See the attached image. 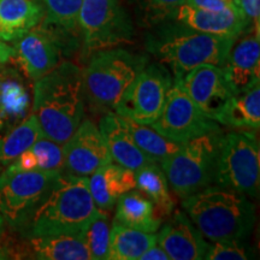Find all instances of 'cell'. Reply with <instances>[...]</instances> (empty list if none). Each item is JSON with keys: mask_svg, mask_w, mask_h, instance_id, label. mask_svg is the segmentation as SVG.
I'll use <instances>...</instances> for the list:
<instances>
[{"mask_svg": "<svg viewBox=\"0 0 260 260\" xmlns=\"http://www.w3.org/2000/svg\"><path fill=\"white\" fill-rule=\"evenodd\" d=\"M34 82L32 113L45 138L63 145L83 118L82 70L64 61Z\"/></svg>", "mask_w": 260, "mask_h": 260, "instance_id": "1", "label": "cell"}, {"mask_svg": "<svg viewBox=\"0 0 260 260\" xmlns=\"http://www.w3.org/2000/svg\"><path fill=\"white\" fill-rule=\"evenodd\" d=\"M98 211L88 177L61 172L21 226L28 237L79 234Z\"/></svg>", "mask_w": 260, "mask_h": 260, "instance_id": "2", "label": "cell"}, {"mask_svg": "<svg viewBox=\"0 0 260 260\" xmlns=\"http://www.w3.org/2000/svg\"><path fill=\"white\" fill-rule=\"evenodd\" d=\"M235 41V38L198 31L168 19L154 25L147 35L146 47L171 68L174 79H182L188 71L200 65L222 67Z\"/></svg>", "mask_w": 260, "mask_h": 260, "instance_id": "3", "label": "cell"}, {"mask_svg": "<svg viewBox=\"0 0 260 260\" xmlns=\"http://www.w3.org/2000/svg\"><path fill=\"white\" fill-rule=\"evenodd\" d=\"M182 207L211 241L246 240L255 222L254 205L243 194L218 184L189 195Z\"/></svg>", "mask_w": 260, "mask_h": 260, "instance_id": "4", "label": "cell"}, {"mask_svg": "<svg viewBox=\"0 0 260 260\" xmlns=\"http://www.w3.org/2000/svg\"><path fill=\"white\" fill-rule=\"evenodd\" d=\"M147 61L146 56L124 48L95 51L82 71L84 96L100 109H115Z\"/></svg>", "mask_w": 260, "mask_h": 260, "instance_id": "5", "label": "cell"}, {"mask_svg": "<svg viewBox=\"0 0 260 260\" xmlns=\"http://www.w3.org/2000/svg\"><path fill=\"white\" fill-rule=\"evenodd\" d=\"M222 139V130L197 136L184 142L177 153L161 162L168 183L177 197L186 199L214 183Z\"/></svg>", "mask_w": 260, "mask_h": 260, "instance_id": "6", "label": "cell"}, {"mask_svg": "<svg viewBox=\"0 0 260 260\" xmlns=\"http://www.w3.org/2000/svg\"><path fill=\"white\" fill-rule=\"evenodd\" d=\"M259 182L260 147L255 133L223 134L214 183L243 195L258 197Z\"/></svg>", "mask_w": 260, "mask_h": 260, "instance_id": "7", "label": "cell"}, {"mask_svg": "<svg viewBox=\"0 0 260 260\" xmlns=\"http://www.w3.org/2000/svg\"><path fill=\"white\" fill-rule=\"evenodd\" d=\"M79 29L89 51L113 48L132 40V18L119 0H83Z\"/></svg>", "mask_w": 260, "mask_h": 260, "instance_id": "8", "label": "cell"}, {"mask_svg": "<svg viewBox=\"0 0 260 260\" xmlns=\"http://www.w3.org/2000/svg\"><path fill=\"white\" fill-rule=\"evenodd\" d=\"M61 172L3 170L0 175V214L3 219L11 226H21Z\"/></svg>", "mask_w": 260, "mask_h": 260, "instance_id": "9", "label": "cell"}, {"mask_svg": "<svg viewBox=\"0 0 260 260\" xmlns=\"http://www.w3.org/2000/svg\"><path fill=\"white\" fill-rule=\"evenodd\" d=\"M151 126L160 135L182 144L206 133L220 130L218 123L198 109L181 79H172L160 115Z\"/></svg>", "mask_w": 260, "mask_h": 260, "instance_id": "10", "label": "cell"}, {"mask_svg": "<svg viewBox=\"0 0 260 260\" xmlns=\"http://www.w3.org/2000/svg\"><path fill=\"white\" fill-rule=\"evenodd\" d=\"M172 77L162 65L151 64L140 71L115 107L123 118L151 125L160 115Z\"/></svg>", "mask_w": 260, "mask_h": 260, "instance_id": "11", "label": "cell"}, {"mask_svg": "<svg viewBox=\"0 0 260 260\" xmlns=\"http://www.w3.org/2000/svg\"><path fill=\"white\" fill-rule=\"evenodd\" d=\"M63 170L76 176H90L112 161L106 142L92 121H83L63 144Z\"/></svg>", "mask_w": 260, "mask_h": 260, "instance_id": "12", "label": "cell"}, {"mask_svg": "<svg viewBox=\"0 0 260 260\" xmlns=\"http://www.w3.org/2000/svg\"><path fill=\"white\" fill-rule=\"evenodd\" d=\"M11 59L29 80L37 81L58 65L60 45L46 27H35L14 41Z\"/></svg>", "mask_w": 260, "mask_h": 260, "instance_id": "13", "label": "cell"}, {"mask_svg": "<svg viewBox=\"0 0 260 260\" xmlns=\"http://www.w3.org/2000/svg\"><path fill=\"white\" fill-rule=\"evenodd\" d=\"M181 81L198 109L213 121L234 95L223 69L217 65L205 64L194 68Z\"/></svg>", "mask_w": 260, "mask_h": 260, "instance_id": "14", "label": "cell"}, {"mask_svg": "<svg viewBox=\"0 0 260 260\" xmlns=\"http://www.w3.org/2000/svg\"><path fill=\"white\" fill-rule=\"evenodd\" d=\"M170 19L198 31L235 39L239 38L251 23L237 4L223 11H210L184 3L172 12Z\"/></svg>", "mask_w": 260, "mask_h": 260, "instance_id": "15", "label": "cell"}, {"mask_svg": "<svg viewBox=\"0 0 260 260\" xmlns=\"http://www.w3.org/2000/svg\"><path fill=\"white\" fill-rule=\"evenodd\" d=\"M159 246L170 260L204 259L209 243L183 211H176L157 235Z\"/></svg>", "mask_w": 260, "mask_h": 260, "instance_id": "16", "label": "cell"}, {"mask_svg": "<svg viewBox=\"0 0 260 260\" xmlns=\"http://www.w3.org/2000/svg\"><path fill=\"white\" fill-rule=\"evenodd\" d=\"M234 94L251 88L259 82L260 41L259 31L242 38L233 45L222 67Z\"/></svg>", "mask_w": 260, "mask_h": 260, "instance_id": "17", "label": "cell"}, {"mask_svg": "<svg viewBox=\"0 0 260 260\" xmlns=\"http://www.w3.org/2000/svg\"><path fill=\"white\" fill-rule=\"evenodd\" d=\"M30 95L19 71L0 64V138L29 115Z\"/></svg>", "mask_w": 260, "mask_h": 260, "instance_id": "18", "label": "cell"}, {"mask_svg": "<svg viewBox=\"0 0 260 260\" xmlns=\"http://www.w3.org/2000/svg\"><path fill=\"white\" fill-rule=\"evenodd\" d=\"M99 130L105 140L112 161L133 171L148 162H154L138 147L122 118L116 112H109L103 117Z\"/></svg>", "mask_w": 260, "mask_h": 260, "instance_id": "19", "label": "cell"}, {"mask_svg": "<svg viewBox=\"0 0 260 260\" xmlns=\"http://www.w3.org/2000/svg\"><path fill=\"white\" fill-rule=\"evenodd\" d=\"M88 188L98 209L111 210L123 194L136 188L135 172L110 161L90 175Z\"/></svg>", "mask_w": 260, "mask_h": 260, "instance_id": "20", "label": "cell"}, {"mask_svg": "<svg viewBox=\"0 0 260 260\" xmlns=\"http://www.w3.org/2000/svg\"><path fill=\"white\" fill-rule=\"evenodd\" d=\"M44 18L38 0H0V40L16 41Z\"/></svg>", "mask_w": 260, "mask_h": 260, "instance_id": "21", "label": "cell"}, {"mask_svg": "<svg viewBox=\"0 0 260 260\" xmlns=\"http://www.w3.org/2000/svg\"><path fill=\"white\" fill-rule=\"evenodd\" d=\"M32 258L40 260H90L81 233L29 237Z\"/></svg>", "mask_w": 260, "mask_h": 260, "instance_id": "22", "label": "cell"}, {"mask_svg": "<svg viewBox=\"0 0 260 260\" xmlns=\"http://www.w3.org/2000/svg\"><path fill=\"white\" fill-rule=\"evenodd\" d=\"M113 223L145 233H155L161 219L155 214L153 203L144 193L133 189L117 200Z\"/></svg>", "mask_w": 260, "mask_h": 260, "instance_id": "23", "label": "cell"}, {"mask_svg": "<svg viewBox=\"0 0 260 260\" xmlns=\"http://www.w3.org/2000/svg\"><path fill=\"white\" fill-rule=\"evenodd\" d=\"M217 123L258 130L260 126V87L259 82L251 88L230 98L217 117Z\"/></svg>", "mask_w": 260, "mask_h": 260, "instance_id": "24", "label": "cell"}, {"mask_svg": "<svg viewBox=\"0 0 260 260\" xmlns=\"http://www.w3.org/2000/svg\"><path fill=\"white\" fill-rule=\"evenodd\" d=\"M135 172L136 188L153 203L159 218L170 216L175 209V200L169 191L168 178L158 162H148Z\"/></svg>", "mask_w": 260, "mask_h": 260, "instance_id": "25", "label": "cell"}, {"mask_svg": "<svg viewBox=\"0 0 260 260\" xmlns=\"http://www.w3.org/2000/svg\"><path fill=\"white\" fill-rule=\"evenodd\" d=\"M157 243L154 233H145L112 223L107 259L138 260L144 252Z\"/></svg>", "mask_w": 260, "mask_h": 260, "instance_id": "26", "label": "cell"}, {"mask_svg": "<svg viewBox=\"0 0 260 260\" xmlns=\"http://www.w3.org/2000/svg\"><path fill=\"white\" fill-rule=\"evenodd\" d=\"M63 169V148L59 144L47 138L39 139L25 149L5 170L16 171H45Z\"/></svg>", "mask_w": 260, "mask_h": 260, "instance_id": "27", "label": "cell"}, {"mask_svg": "<svg viewBox=\"0 0 260 260\" xmlns=\"http://www.w3.org/2000/svg\"><path fill=\"white\" fill-rule=\"evenodd\" d=\"M44 138L34 113H29L14 129L0 138V171L5 170L25 149Z\"/></svg>", "mask_w": 260, "mask_h": 260, "instance_id": "28", "label": "cell"}, {"mask_svg": "<svg viewBox=\"0 0 260 260\" xmlns=\"http://www.w3.org/2000/svg\"><path fill=\"white\" fill-rule=\"evenodd\" d=\"M121 118L138 147L152 161L161 164L162 161L177 153L183 146L182 142L172 141V140L160 135L152 126L140 124V123L133 122L130 119L123 118V117Z\"/></svg>", "mask_w": 260, "mask_h": 260, "instance_id": "29", "label": "cell"}, {"mask_svg": "<svg viewBox=\"0 0 260 260\" xmlns=\"http://www.w3.org/2000/svg\"><path fill=\"white\" fill-rule=\"evenodd\" d=\"M44 10V27L71 32L79 28L83 0H38Z\"/></svg>", "mask_w": 260, "mask_h": 260, "instance_id": "30", "label": "cell"}, {"mask_svg": "<svg viewBox=\"0 0 260 260\" xmlns=\"http://www.w3.org/2000/svg\"><path fill=\"white\" fill-rule=\"evenodd\" d=\"M110 233H111V225L107 213L99 209L98 213L81 232V236L86 243L92 260L107 259Z\"/></svg>", "mask_w": 260, "mask_h": 260, "instance_id": "31", "label": "cell"}, {"mask_svg": "<svg viewBox=\"0 0 260 260\" xmlns=\"http://www.w3.org/2000/svg\"><path fill=\"white\" fill-rule=\"evenodd\" d=\"M133 5L139 21L148 25H157L171 18L172 12L186 0H128Z\"/></svg>", "mask_w": 260, "mask_h": 260, "instance_id": "32", "label": "cell"}, {"mask_svg": "<svg viewBox=\"0 0 260 260\" xmlns=\"http://www.w3.org/2000/svg\"><path fill=\"white\" fill-rule=\"evenodd\" d=\"M209 243L204 259L207 260H246L254 258V251L246 240H220Z\"/></svg>", "mask_w": 260, "mask_h": 260, "instance_id": "33", "label": "cell"}, {"mask_svg": "<svg viewBox=\"0 0 260 260\" xmlns=\"http://www.w3.org/2000/svg\"><path fill=\"white\" fill-rule=\"evenodd\" d=\"M237 4L249 19V22L255 24V30H259L260 0H237Z\"/></svg>", "mask_w": 260, "mask_h": 260, "instance_id": "34", "label": "cell"}, {"mask_svg": "<svg viewBox=\"0 0 260 260\" xmlns=\"http://www.w3.org/2000/svg\"><path fill=\"white\" fill-rule=\"evenodd\" d=\"M186 4L203 10H210V11H223L236 5L229 3L228 0H186Z\"/></svg>", "mask_w": 260, "mask_h": 260, "instance_id": "35", "label": "cell"}, {"mask_svg": "<svg viewBox=\"0 0 260 260\" xmlns=\"http://www.w3.org/2000/svg\"><path fill=\"white\" fill-rule=\"evenodd\" d=\"M140 260H170V256L160 246H157L155 243L154 246L144 252V254L140 256Z\"/></svg>", "mask_w": 260, "mask_h": 260, "instance_id": "36", "label": "cell"}, {"mask_svg": "<svg viewBox=\"0 0 260 260\" xmlns=\"http://www.w3.org/2000/svg\"><path fill=\"white\" fill-rule=\"evenodd\" d=\"M12 56V46L5 44V41L0 40V64H5L10 61Z\"/></svg>", "mask_w": 260, "mask_h": 260, "instance_id": "37", "label": "cell"}, {"mask_svg": "<svg viewBox=\"0 0 260 260\" xmlns=\"http://www.w3.org/2000/svg\"><path fill=\"white\" fill-rule=\"evenodd\" d=\"M9 258H10L9 252L6 251L5 247L0 246V260H2V259H9Z\"/></svg>", "mask_w": 260, "mask_h": 260, "instance_id": "38", "label": "cell"}, {"mask_svg": "<svg viewBox=\"0 0 260 260\" xmlns=\"http://www.w3.org/2000/svg\"><path fill=\"white\" fill-rule=\"evenodd\" d=\"M3 224H4V219H3L2 214H0V232H2V229H3Z\"/></svg>", "mask_w": 260, "mask_h": 260, "instance_id": "39", "label": "cell"}, {"mask_svg": "<svg viewBox=\"0 0 260 260\" xmlns=\"http://www.w3.org/2000/svg\"><path fill=\"white\" fill-rule=\"evenodd\" d=\"M229 3H233V4H237V0H228Z\"/></svg>", "mask_w": 260, "mask_h": 260, "instance_id": "40", "label": "cell"}]
</instances>
